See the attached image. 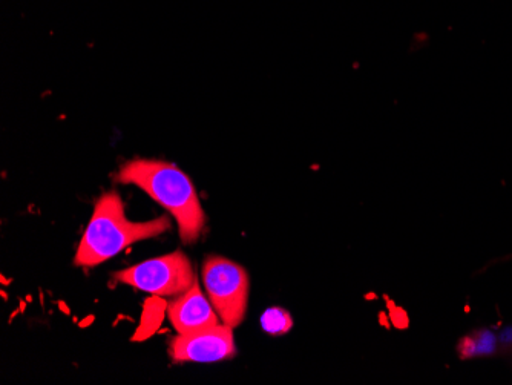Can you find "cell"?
<instances>
[{
	"mask_svg": "<svg viewBox=\"0 0 512 385\" xmlns=\"http://www.w3.org/2000/svg\"><path fill=\"white\" fill-rule=\"evenodd\" d=\"M203 281L212 306L226 326H240L249 300V277L240 264L226 258L204 261Z\"/></svg>",
	"mask_w": 512,
	"mask_h": 385,
	"instance_id": "3957f363",
	"label": "cell"
},
{
	"mask_svg": "<svg viewBox=\"0 0 512 385\" xmlns=\"http://www.w3.org/2000/svg\"><path fill=\"white\" fill-rule=\"evenodd\" d=\"M115 280L158 297H178L194 286L195 275L189 258L174 252L122 270Z\"/></svg>",
	"mask_w": 512,
	"mask_h": 385,
	"instance_id": "277c9868",
	"label": "cell"
},
{
	"mask_svg": "<svg viewBox=\"0 0 512 385\" xmlns=\"http://www.w3.org/2000/svg\"><path fill=\"white\" fill-rule=\"evenodd\" d=\"M165 312H168V303L163 298L155 295L154 298H149L143 307L142 323L135 330V335L132 336V341H145L151 338L158 329H160Z\"/></svg>",
	"mask_w": 512,
	"mask_h": 385,
	"instance_id": "52a82bcc",
	"label": "cell"
},
{
	"mask_svg": "<svg viewBox=\"0 0 512 385\" xmlns=\"http://www.w3.org/2000/svg\"><path fill=\"white\" fill-rule=\"evenodd\" d=\"M169 353L177 362H217L237 355L232 327L214 326L171 339Z\"/></svg>",
	"mask_w": 512,
	"mask_h": 385,
	"instance_id": "5b68a950",
	"label": "cell"
},
{
	"mask_svg": "<svg viewBox=\"0 0 512 385\" xmlns=\"http://www.w3.org/2000/svg\"><path fill=\"white\" fill-rule=\"evenodd\" d=\"M115 180L134 185L168 209L180 228L181 240L194 243L203 232L206 217L191 178L177 166L160 160L135 158L120 168Z\"/></svg>",
	"mask_w": 512,
	"mask_h": 385,
	"instance_id": "6da1fadb",
	"label": "cell"
},
{
	"mask_svg": "<svg viewBox=\"0 0 512 385\" xmlns=\"http://www.w3.org/2000/svg\"><path fill=\"white\" fill-rule=\"evenodd\" d=\"M261 326L270 335H284L293 327L292 316L281 307H272L261 316Z\"/></svg>",
	"mask_w": 512,
	"mask_h": 385,
	"instance_id": "9c48e42d",
	"label": "cell"
},
{
	"mask_svg": "<svg viewBox=\"0 0 512 385\" xmlns=\"http://www.w3.org/2000/svg\"><path fill=\"white\" fill-rule=\"evenodd\" d=\"M497 344H499V338L493 330H479V332L463 339L460 353H462L463 358L491 356L497 352Z\"/></svg>",
	"mask_w": 512,
	"mask_h": 385,
	"instance_id": "ba28073f",
	"label": "cell"
},
{
	"mask_svg": "<svg viewBox=\"0 0 512 385\" xmlns=\"http://www.w3.org/2000/svg\"><path fill=\"white\" fill-rule=\"evenodd\" d=\"M168 316L180 335L218 326V316L206 300L197 281L188 292L168 304Z\"/></svg>",
	"mask_w": 512,
	"mask_h": 385,
	"instance_id": "8992f818",
	"label": "cell"
},
{
	"mask_svg": "<svg viewBox=\"0 0 512 385\" xmlns=\"http://www.w3.org/2000/svg\"><path fill=\"white\" fill-rule=\"evenodd\" d=\"M499 341L503 346H512V327H506L500 332Z\"/></svg>",
	"mask_w": 512,
	"mask_h": 385,
	"instance_id": "30bf717a",
	"label": "cell"
},
{
	"mask_svg": "<svg viewBox=\"0 0 512 385\" xmlns=\"http://www.w3.org/2000/svg\"><path fill=\"white\" fill-rule=\"evenodd\" d=\"M168 229H171L168 217L146 223L126 220L122 197L115 191L106 192L96 203L74 263L77 266H97L125 251L132 243L158 237Z\"/></svg>",
	"mask_w": 512,
	"mask_h": 385,
	"instance_id": "7a4b0ae2",
	"label": "cell"
}]
</instances>
